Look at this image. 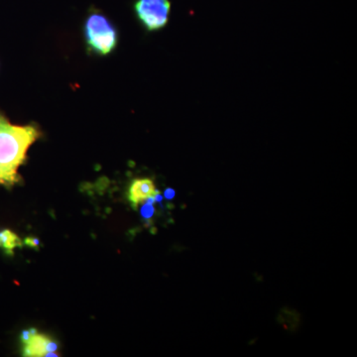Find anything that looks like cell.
I'll use <instances>...</instances> for the list:
<instances>
[{
    "instance_id": "1",
    "label": "cell",
    "mask_w": 357,
    "mask_h": 357,
    "mask_svg": "<svg viewBox=\"0 0 357 357\" xmlns=\"http://www.w3.org/2000/svg\"><path fill=\"white\" fill-rule=\"evenodd\" d=\"M41 136L36 124L14 126L0 112V185L10 189L20 184L22 178L18 170L24 165L29 148Z\"/></svg>"
},
{
    "instance_id": "2",
    "label": "cell",
    "mask_w": 357,
    "mask_h": 357,
    "mask_svg": "<svg viewBox=\"0 0 357 357\" xmlns=\"http://www.w3.org/2000/svg\"><path fill=\"white\" fill-rule=\"evenodd\" d=\"M84 37L91 51L100 56L112 53L119 42V35L107 16L100 13L89 14L84 23Z\"/></svg>"
},
{
    "instance_id": "3",
    "label": "cell",
    "mask_w": 357,
    "mask_h": 357,
    "mask_svg": "<svg viewBox=\"0 0 357 357\" xmlns=\"http://www.w3.org/2000/svg\"><path fill=\"white\" fill-rule=\"evenodd\" d=\"M134 10L147 31H158L169 22L171 2L169 0H137Z\"/></svg>"
},
{
    "instance_id": "4",
    "label": "cell",
    "mask_w": 357,
    "mask_h": 357,
    "mask_svg": "<svg viewBox=\"0 0 357 357\" xmlns=\"http://www.w3.org/2000/svg\"><path fill=\"white\" fill-rule=\"evenodd\" d=\"M157 192L158 191L152 178H135L129 187L128 199L133 208H137L139 204H144L147 199L153 198Z\"/></svg>"
},
{
    "instance_id": "5",
    "label": "cell",
    "mask_w": 357,
    "mask_h": 357,
    "mask_svg": "<svg viewBox=\"0 0 357 357\" xmlns=\"http://www.w3.org/2000/svg\"><path fill=\"white\" fill-rule=\"evenodd\" d=\"M53 340L45 335L34 333L30 335L27 340H23L24 356L29 357L46 356L50 351V344Z\"/></svg>"
},
{
    "instance_id": "6",
    "label": "cell",
    "mask_w": 357,
    "mask_h": 357,
    "mask_svg": "<svg viewBox=\"0 0 357 357\" xmlns=\"http://www.w3.org/2000/svg\"><path fill=\"white\" fill-rule=\"evenodd\" d=\"M21 245L22 241L11 230L6 229L0 232V248L6 250L8 255H13L14 249L21 248Z\"/></svg>"
},
{
    "instance_id": "7",
    "label": "cell",
    "mask_w": 357,
    "mask_h": 357,
    "mask_svg": "<svg viewBox=\"0 0 357 357\" xmlns=\"http://www.w3.org/2000/svg\"><path fill=\"white\" fill-rule=\"evenodd\" d=\"M175 195L176 192L173 189H167L165 192H164V197H165L167 199H172L175 198Z\"/></svg>"
},
{
    "instance_id": "8",
    "label": "cell",
    "mask_w": 357,
    "mask_h": 357,
    "mask_svg": "<svg viewBox=\"0 0 357 357\" xmlns=\"http://www.w3.org/2000/svg\"><path fill=\"white\" fill-rule=\"evenodd\" d=\"M25 243L31 244L32 246H36L37 244L39 243V241H37V239L28 238V239H26Z\"/></svg>"
}]
</instances>
